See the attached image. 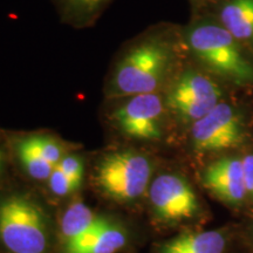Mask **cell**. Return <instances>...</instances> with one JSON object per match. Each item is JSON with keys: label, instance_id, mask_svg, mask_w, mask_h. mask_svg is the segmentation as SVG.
Segmentation results:
<instances>
[{"label": "cell", "instance_id": "obj_18", "mask_svg": "<svg viewBox=\"0 0 253 253\" xmlns=\"http://www.w3.org/2000/svg\"><path fill=\"white\" fill-rule=\"evenodd\" d=\"M243 170L246 192L253 199V154L243 158Z\"/></svg>", "mask_w": 253, "mask_h": 253}, {"label": "cell", "instance_id": "obj_10", "mask_svg": "<svg viewBox=\"0 0 253 253\" xmlns=\"http://www.w3.org/2000/svg\"><path fill=\"white\" fill-rule=\"evenodd\" d=\"M128 242V232L118 221L101 217L89 231L84 233L61 253H118Z\"/></svg>", "mask_w": 253, "mask_h": 253}, {"label": "cell", "instance_id": "obj_3", "mask_svg": "<svg viewBox=\"0 0 253 253\" xmlns=\"http://www.w3.org/2000/svg\"><path fill=\"white\" fill-rule=\"evenodd\" d=\"M186 41L196 59L210 71L239 84L253 82V65L223 26L196 25L189 30Z\"/></svg>", "mask_w": 253, "mask_h": 253}, {"label": "cell", "instance_id": "obj_13", "mask_svg": "<svg viewBox=\"0 0 253 253\" xmlns=\"http://www.w3.org/2000/svg\"><path fill=\"white\" fill-rule=\"evenodd\" d=\"M220 20L236 40L253 41V0H230L220 9Z\"/></svg>", "mask_w": 253, "mask_h": 253}, {"label": "cell", "instance_id": "obj_7", "mask_svg": "<svg viewBox=\"0 0 253 253\" xmlns=\"http://www.w3.org/2000/svg\"><path fill=\"white\" fill-rule=\"evenodd\" d=\"M151 209L157 219L176 223L195 217L199 204L190 183L176 173L158 176L149 186Z\"/></svg>", "mask_w": 253, "mask_h": 253}, {"label": "cell", "instance_id": "obj_12", "mask_svg": "<svg viewBox=\"0 0 253 253\" xmlns=\"http://www.w3.org/2000/svg\"><path fill=\"white\" fill-rule=\"evenodd\" d=\"M102 216H97L82 201H75L66 209L60 223L61 250L67 249L78 238L89 231Z\"/></svg>", "mask_w": 253, "mask_h": 253}, {"label": "cell", "instance_id": "obj_2", "mask_svg": "<svg viewBox=\"0 0 253 253\" xmlns=\"http://www.w3.org/2000/svg\"><path fill=\"white\" fill-rule=\"evenodd\" d=\"M0 242L9 253H47L49 224L40 204L23 194L2 198Z\"/></svg>", "mask_w": 253, "mask_h": 253}, {"label": "cell", "instance_id": "obj_8", "mask_svg": "<svg viewBox=\"0 0 253 253\" xmlns=\"http://www.w3.org/2000/svg\"><path fill=\"white\" fill-rule=\"evenodd\" d=\"M163 102L157 94L126 97L113 114V120L126 136L138 141H156L162 136Z\"/></svg>", "mask_w": 253, "mask_h": 253}, {"label": "cell", "instance_id": "obj_4", "mask_svg": "<svg viewBox=\"0 0 253 253\" xmlns=\"http://www.w3.org/2000/svg\"><path fill=\"white\" fill-rule=\"evenodd\" d=\"M153 166L145 155L134 150L106 155L95 171V181L107 197L120 203H132L149 189Z\"/></svg>", "mask_w": 253, "mask_h": 253}, {"label": "cell", "instance_id": "obj_14", "mask_svg": "<svg viewBox=\"0 0 253 253\" xmlns=\"http://www.w3.org/2000/svg\"><path fill=\"white\" fill-rule=\"evenodd\" d=\"M17 154L21 166L28 175L37 181H46L54 170V166L43 158L39 154L28 137H24L18 141Z\"/></svg>", "mask_w": 253, "mask_h": 253}, {"label": "cell", "instance_id": "obj_1", "mask_svg": "<svg viewBox=\"0 0 253 253\" xmlns=\"http://www.w3.org/2000/svg\"><path fill=\"white\" fill-rule=\"evenodd\" d=\"M171 49L166 41L150 38L130 47L114 67L107 95L130 97L155 93L171 63Z\"/></svg>", "mask_w": 253, "mask_h": 253}, {"label": "cell", "instance_id": "obj_5", "mask_svg": "<svg viewBox=\"0 0 253 253\" xmlns=\"http://www.w3.org/2000/svg\"><path fill=\"white\" fill-rule=\"evenodd\" d=\"M191 141L198 153H216L238 147L244 141L243 120L235 108L219 102L194 122Z\"/></svg>", "mask_w": 253, "mask_h": 253}, {"label": "cell", "instance_id": "obj_17", "mask_svg": "<svg viewBox=\"0 0 253 253\" xmlns=\"http://www.w3.org/2000/svg\"><path fill=\"white\" fill-rule=\"evenodd\" d=\"M56 168L62 170L66 175L73 177L82 182L84 172V162L82 157L78 155H66L60 162L56 164Z\"/></svg>", "mask_w": 253, "mask_h": 253}, {"label": "cell", "instance_id": "obj_6", "mask_svg": "<svg viewBox=\"0 0 253 253\" xmlns=\"http://www.w3.org/2000/svg\"><path fill=\"white\" fill-rule=\"evenodd\" d=\"M220 96V88L210 78L186 71L173 84L167 103L183 121L196 122L219 103Z\"/></svg>", "mask_w": 253, "mask_h": 253}, {"label": "cell", "instance_id": "obj_11", "mask_svg": "<svg viewBox=\"0 0 253 253\" xmlns=\"http://www.w3.org/2000/svg\"><path fill=\"white\" fill-rule=\"evenodd\" d=\"M225 246L221 231H190L164 242L158 253H224Z\"/></svg>", "mask_w": 253, "mask_h": 253}, {"label": "cell", "instance_id": "obj_20", "mask_svg": "<svg viewBox=\"0 0 253 253\" xmlns=\"http://www.w3.org/2000/svg\"><path fill=\"white\" fill-rule=\"evenodd\" d=\"M2 166H4V153L0 150V172H1Z\"/></svg>", "mask_w": 253, "mask_h": 253}, {"label": "cell", "instance_id": "obj_16", "mask_svg": "<svg viewBox=\"0 0 253 253\" xmlns=\"http://www.w3.org/2000/svg\"><path fill=\"white\" fill-rule=\"evenodd\" d=\"M48 181V186L50 191L56 196L63 197V196H68L75 192L80 188L82 182L78 181V179L73 178V177L66 175L62 170L59 168H54L53 172L50 173Z\"/></svg>", "mask_w": 253, "mask_h": 253}, {"label": "cell", "instance_id": "obj_15", "mask_svg": "<svg viewBox=\"0 0 253 253\" xmlns=\"http://www.w3.org/2000/svg\"><path fill=\"white\" fill-rule=\"evenodd\" d=\"M28 140L33 144V147L39 151L41 156L54 167H56V164L66 156V150L63 145L52 136L32 135L28 136Z\"/></svg>", "mask_w": 253, "mask_h": 253}, {"label": "cell", "instance_id": "obj_19", "mask_svg": "<svg viewBox=\"0 0 253 253\" xmlns=\"http://www.w3.org/2000/svg\"><path fill=\"white\" fill-rule=\"evenodd\" d=\"M65 1L73 8L90 13V12L99 8L106 0H65Z\"/></svg>", "mask_w": 253, "mask_h": 253}, {"label": "cell", "instance_id": "obj_9", "mask_svg": "<svg viewBox=\"0 0 253 253\" xmlns=\"http://www.w3.org/2000/svg\"><path fill=\"white\" fill-rule=\"evenodd\" d=\"M202 181L205 188L224 203L239 204L248 195L243 160L239 157L227 156L212 162L204 170Z\"/></svg>", "mask_w": 253, "mask_h": 253}]
</instances>
